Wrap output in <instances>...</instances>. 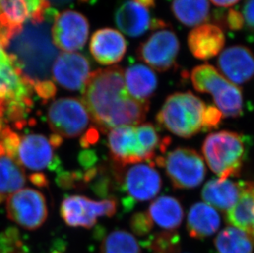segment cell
I'll use <instances>...</instances> for the list:
<instances>
[{"label": "cell", "instance_id": "d590c367", "mask_svg": "<svg viewBox=\"0 0 254 253\" xmlns=\"http://www.w3.org/2000/svg\"><path fill=\"white\" fill-rule=\"evenodd\" d=\"M223 115L220 110L213 105L206 106L203 115V131H211L217 128L221 125Z\"/></svg>", "mask_w": 254, "mask_h": 253}, {"label": "cell", "instance_id": "3957f363", "mask_svg": "<svg viewBox=\"0 0 254 253\" xmlns=\"http://www.w3.org/2000/svg\"><path fill=\"white\" fill-rule=\"evenodd\" d=\"M206 105L191 91L176 92L166 98L156 115L159 125L183 138H190L203 128Z\"/></svg>", "mask_w": 254, "mask_h": 253}, {"label": "cell", "instance_id": "74e56055", "mask_svg": "<svg viewBox=\"0 0 254 253\" xmlns=\"http://www.w3.org/2000/svg\"><path fill=\"white\" fill-rule=\"evenodd\" d=\"M33 90L36 91L37 96L46 102L53 99L57 93L56 85L51 80L36 84L34 86Z\"/></svg>", "mask_w": 254, "mask_h": 253}, {"label": "cell", "instance_id": "83f0119b", "mask_svg": "<svg viewBox=\"0 0 254 253\" xmlns=\"http://www.w3.org/2000/svg\"><path fill=\"white\" fill-rule=\"evenodd\" d=\"M214 244L217 253H254V242L250 234L233 226L222 229Z\"/></svg>", "mask_w": 254, "mask_h": 253}, {"label": "cell", "instance_id": "6f0895ef", "mask_svg": "<svg viewBox=\"0 0 254 253\" xmlns=\"http://www.w3.org/2000/svg\"><path fill=\"white\" fill-rule=\"evenodd\" d=\"M4 154V148H3V146H2V144L0 143V156H2Z\"/></svg>", "mask_w": 254, "mask_h": 253}, {"label": "cell", "instance_id": "52a82bcc", "mask_svg": "<svg viewBox=\"0 0 254 253\" xmlns=\"http://www.w3.org/2000/svg\"><path fill=\"white\" fill-rule=\"evenodd\" d=\"M154 163L165 169L175 189H195L206 177L204 159L193 149L178 147L156 157Z\"/></svg>", "mask_w": 254, "mask_h": 253}, {"label": "cell", "instance_id": "7402d4cb", "mask_svg": "<svg viewBox=\"0 0 254 253\" xmlns=\"http://www.w3.org/2000/svg\"><path fill=\"white\" fill-rule=\"evenodd\" d=\"M244 184L245 181L236 183L229 179H211L204 185L201 198L209 205L227 212L240 198Z\"/></svg>", "mask_w": 254, "mask_h": 253}, {"label": "cell", "instance_id": "bcb514c9", "mask_svg": "<svg viewBox=\"0 0 254 253\" xmlns=\"http://www.w3.org/2000/svg\"><path fill=\"white\" fill-rule=\"evenodd\" d=\"M47 168L51 171H55L57 174L60 171H62V164H61V160H60V157L58 155H54L53 159H52Z\"/></svg>", "mask_w": 254, "mask_h": 253}, {"label": "cell", "instance_id": "60d3db41", "mask_svg": "<svg viewBox=\"0 0 254 253\" xmlns=\"http://www.w3.org/2000/svg\"><path fill=\"white\" fill-rule=\"evenodd\" d=\"M77 160L80 165L82 166L84 170H89L93 167V165L97 162L98 157L96 151L94 150H84L81 151L77 157Z\"/></svg>", "mask_w": 254, "mask_h": 253}, {"label": "cell", "instance_id": "d6986e66", "mask_svg": "<svg viewBox=\"0 0 254 253\" xmlns=\"http://www.w3.org/2000/svg\"><path fill=\"white\" fill-rule=\"evenodd\" d=\"M51 7L47 0H0V24L12 30Z\"/></svg>", "mask_w": 254, "mask_h": 253}, {"label": "cell", "instance_id": "484cf974", "mask_svg": "<svg viewBox=\"0 0 254 253\" xmlns=\"http://www.w3.org/2000/svg\"><path fill=\"white\" fill-rule=\"evenodd\" d=\"M254 220V182H245L237 202L226 215V221L250 234Z\"/></svg>", "mask_w": 254, "mask_h": 253}, {"label": "cell", "instance_id": "db71d44e", "mask_svg": "<svg viewBox=\"0 0 254 253\" xmlns=\"http://www.w3.org/2000/svg\"><path fill=\"white\" fill-rule=\"evenodd\" d=\"M7 122V120L3 119V118H0V133L2 132L5 126H7V125H6V123Z\"/></svg>", "mask_w": 254, "mask_h": 253}, {"label": "cell", "instance_id": "f907efd6", "mask_svg": "<svg viewBox=\"0 0 254 253\" xmlns=\"http://www.w3.org/2000/svg\"><path fill=\"white\" fill-rule=\"evenodd\" d=\"M138 3L146 7L147 9L153 8L156 6V0H136Z\"/></svg>", "mask_w": 254, "mask_h": 253}, {"label": "cell", "instance_id": "91938a15", "mask_svg": "<svg viewBox=\"0 0 254 253\" xmlns=\"http://www.w3.org/2000/svg\"></svg>", "mask_w": 254, "mask_h": 253}, {"label": "cell", "instance_id": "ba28073f", "mask_svg": "<svg viewBox=\"0 0 254 253\" xmlns=\"http://www.w3.org/2000/svg\"><path fill=\"white\" fill-rule=\"evenodd\" d=\"M47 119L51 130L67 138L80 136L91 120L84 103L76 97H64L54 101L49 108Z\"/></svg>", "mask_w": 254, "mask_h": 253}, {"label": "cell", "instance_id": "ffe728a7", "mask_svg": "<svg viewBox=\"0 0 254 253\" xmlns=\"http://www.w3.org/2000/svg\"><path fill=\"white\" fill-rule=\"evenodd\" d=\"M149 9L136 0H126L119 6L115 14V22L123 33L130 37H139L151 27Z\"/></svg>", "mask_w": 254, "mask_h": 253}, {"label": "cell", "instance_id": "11a10c76", "mask_svg": "<svg viewBox=\"0 0 254 253\" xmlns=\"http://www.w3.org/2000/svg\"><path fill=\"white\" fill-rule=\"evenodd\" d=\"M250 236L252 238L253 242H254V223H253L252 229H251V233H250Z\"/></svg>", "mask_w": 254, "mask_h": 253}, {"label": "cell", "instance_id": "44dd1931", "mask_svg": "<svg viewBox=\"0 0 254 253\" xmlns=\"http://www.w3.org/2000/svg\"><path fill=\"white\" fill-rule=\"evenodd\" d=\"M17 155L19 164L31 170H41L48 167L54 157L52 146L46 136L41 134L23 136Z\"/></svg>", "mask_w": 254, "mask_h": 253}, {"label": "cell", "instance_id": "8992f818", "mask_svg": "<svg viewBox=\"0 0 254 253\" xmlns=\"http://www.w3.org/2000/svg\"><path fill=\"white\" fill-rule=\"evenodd\" d=\"M152 33L137 49L138 60L160 72H167L176 66L180 44L170 25L162 20L154 19Z\"/></svg>", "mask_w": 254, "mask_h": 253}, {"label": "cell", "instance_id": "1f68e13d", "mask_svg": "<svg viewBox=\"0 0 254 253\" xmlns=\"http://www.w3.org/2000/svg\"><path fill=\"white\" fill-rule=\"evenodd\" d=\"M23 247L17 228H7L0 233V253H23Z\"/></svg>", "mask_w": 254, "mask_h": 253}, {"label": "cell", "instance_id": "836d02e7", "mask_svg": "<svg viewBox=\"0 0 254 253\" xmlns=\"http://www.w3.org/2000/svg\"><path fill=\"white\" fill-rule=\"evenodd\" d=\"M154 223L146 212H137L132 215L130 220V228L136 235L139 237L146 236L151 234L153 229Z\"/></svg>", "mask_w": 254, "mask_h": 253}, {"label": "cell", "instance_id": "2e32d148", "mask_svg": "<svg viewBox=\"0 0 254 253\" xmlns=\"http://www.w3.org/2000/svg\"><path fill=\"white\" fill-rule=\"evenodd\" d=\"M7 31V29L0 24V100L5 104L10 101H25L31 98L33 94V89L22 80L3 48Z\"/></svg>", "mask_w": 254, "mask_h": 253}, {"label": "cell", "instance_id": "681fc988", "mask_svg": "<svg viewBox=\"0 0 254 253\" xmlns=\"http://www.w3.org/2000/svg\"><path fill=\"white\" fill-rule=\"evenodd\" d=\"M49 3L55 5V6H59V7H62L64 5L69 4L71 2H73L74 0H47ZM80 2H88L89 0H79Z\"/></svg>", "mask_w": 254, "mask_h": 253}, {"label": "cell", "instance_id": "8fae6325", "mask_svg": "<svg viewBox=\"0 0 254 253\" xmlns=\"http://www.w3.org/2000/svg\"><path fill=\"white\" fill-rule=\"evenodd\" d=\"M154 166L151 163H139L125 172L122 189L127 196L123 205L127 210H131L136 202L152 200L161 191L162 180Z\"/></svg>", "mask_w": 254, "mask_h": 253}, {"label": "cell", "instance_id": "f35d334b", "mask_svg": "<svg viewBox=\"0 0 254 253\" xmlns=\"http://www.w3.org/2000/svg\"><path fill=\"white\" fill-rule=\"evenodd\" d=\"M91 189L100 197H107L111 191V179L107 176H101L91 184Z\"/></svg>", "mask_w": 254, "mask_h": 253}, {"label": "cell", "instance_id": "ee69618b", "mask_svg": "<svg viewBox=\"0 0 254 253\" xmlns=\"http://www.w3.org/2000/svg\"><path fill=\"white\" fill-rule=\"evenodd\" d=\"M83 136H84L86 141L90 144V146L94 145V144H96L98 141V130H97V128H95V127H91Z\"/></svg>", "mask_w": 254, "mask_h": 253}, {"label": "cell", "instance_id": "9c48e42d", "mask_svg": "<svg viewBox=\"0 0 254 253\" xmlns=\"http://www.w3.org/2000/svg\"><path fill=\"white\" fill-rule=\"evenodd\" d=\"M7 215L10 220L28 230L43 225L48 216L46 199L36 189H20L7 197Z\"/></svg>", "mask_w": 254, "mask_h": 253}, {"label": "cell", "instance_id": "ab89813d", "mask_svg": "<svg viewBox=\"0 0 254 253\" xmlns=\"http://www.w3.org/2000/svg\"><path fill=\"white\" fill-rule=\"evenodd\" d=\"M56 182L60 189H64V190H70V189H75L77 187L76 184L77 180L75 179L72 172H70V171L62 170L58 173Z\"/></svg>", "mask_w": 254, "mask_h": 253}, {"label": "cell", "instance_id": "6da1fadb", "mask_svg": "<svg viewBox=\"0 0 254 253\" xmlns=\"http://www.w3.org/2000/svg\"><path fill=\"white\" fill-rule=\"evenodd\" d=\"M82 93L91 120L102 132L118 126L141 125L150 107V104L130 96L124 70L119 66L94 71Z\"/></svg>", "mask_w": 254, "mask_h": 253}, {"label": "cell", "instance_id": "4dcf8cb0", "mask_svg": "<svg viewBox=\"0 0 254 253\" xmlns=\"http://www.w3.org/2000/svg\"><path fill=\"white\" fill-rule=\"evenodd\" d=\"M143 246L151 253H180L181 239L175 230H166L151 234L144 241Z\"/></svg>", "mask_w": 254, "mask_h": 253}, {"label": "cell", "instance_id": "f5cc1de1", "mask_svg": "<svg viewBox=\"0 0 254 253\" xmlns=\"http://www.w3.org/2000/svg\"><path fill=\"white\" fill-rule=\"evenodd\" d=\"M80 146H82V148L86 149L89 148L90 147V144L86 141V139H85L84 136H82L81 138H80Z\"/></svg>", "mask_w": 254, "mask_h": 253}, {"label": "cell", "instance_id": "d6a6232c", "mask_svg": "<svg viewBox=\"0 0 254 253\" xmlns=\"http://www.w3.org/2000/svg\"><path fill=\"white\" fill-rule=\"evenodd\" d=\"M0 143L3 146L5 154H7V157L17 161V154L21 143L19 135L12 131L10 126L7 125L0 133Z\"/></svg>", "mask_w": 254, "mask_h": 253}, {"label": "cell", "instance_id": "c3c4849f", "mask_svg": "<svg viewBox=\"0 0 254 253\" xmlns=\"http://www.w3.org/2000/svg\"><path fill=\"white\" fill-rule=\"evenodd\" d=\"M210 1L217 7H230L238 3L240 0H210Z\"/></svg>", "mask_w": 254, "mask_h": 253}, {"label": "cell", "instance_id": "e0dca14e", "mask_svg": "<svg viewBox=\"0 0 254 253\" xmlns=\"http://www.w3.org/2000/svg\"><path fill=\"white\" fill-rule=\"evenodd\" d=\"M226 45V36L220 26L204 23L196 26L188 36L190 52L200 60H211L221 54Z\"/></svg>", "mask_w": 254, "mask_h": 253}, {"label": "cell", "instance_id": "5b68a950", "mask_svg": "<svg viewBox=\"0 0 254 253\" xmlns=\"http://www.w3.org/2000/svg\"><path fill=\"white\" fill-rule=\"evenodd\" d=\"M190 78L196 91L213 96L216 108L223 116L236 118L242 115L244 99L241 89L228 81L214 66L208 63L196 66Z\"/></svg>", "mask_w": 254, "mask_h": 253}, {"label": "cell", "instance_id": "603a6c76", "mask_svg": "<svg viewBox=\"0 0 254 253\" xmlns=\"http://www.w3.org/2000/svg\"><path fill=\"white\" fill-rule=\"evenodd\" d=\"M125 86L132 98L149 104L158 86V79L151 67L141 63L131 64L124 72Z\"/></svg>", "mask_w": 254, "mask_h": 253}, {"label": "cell", "instance_id": "9a60e30c", "mask_svg": "<svg viewBox=\"0 0 254 253\" xmlns=\"http://www.w3.org/2000/svg\"><path fill=\"white\" fill-rule=\"evenodd\" d=\"M219 72L231 83L242 85L254 76V55L247 46H230L219 55Z\"/></svg>", "mask_w": 254, "mask_h": 253}, {"label": "cell", "instance_id": "5bb4252c", "mask_svg": "<svg viewBox=\"0 0 254 253\" xmlns=\"http://www.w3.org/2000/svg\"><path fill=\"white\" fill-rule=\"evenodd\" d=\"M90 69V63L84 55L77 53H62L54 63L52 76L63 88L82 91L91 75Z\"/></svg>", "mask_w": 254, "mask_h": 253}, {"label": "cell", "instance_id": "8d00e7d4", "mask_svg": "<svg viewBox=\"0 0 254 253\" xmlns=\"http://www.w3.org/2000/svg\"><path fill=\"white\" fill-rule=\"evenodd\" d=\"M226 26L230 31H240L245 26V18L243 16L242 12L238 10L230 8L228 10L225 17Z\"/></svg>", "mask_w": 254, "mask_h": 253}, {"label": "cell", "instance_id": "4fadbf2b", "mask_svg": "<svg viewBox=\"0 0 254 253\" xmlns=\"http://www.w3.org/2000/svg\"><path fill=\"white\" fill-rule=\"evenodd\" d=\"M111 156L120 166L151 162L137 137L136 126H118L108 134Z\"/></svg>", "mask_w": 254, "mask_h": 253}, {"label": "cell", "instance_id": "4316f807", "mask_svg": "<svg viewBox=\"0 0 254 253\" xmlns=\"http://www.w3.org/2000/svg\"><path fill=\"white\" fill-rule=\"evenodd\" d=\"M170 8L178 22L189 27L204 24L210 17L208 0H172Z\"/></svg>", "mask_w": 254, "mask_h": 253}, {"label": "cell", "instance_id": "cb8c5ba5", "mask_svg": "<svg viewBox=\"0 0 254 253\" xmlns=\"http://www.w3.org/2000/svg\"><path fill=\"white\" fill-rule=\"evenodd\" d=\"M221 226V217L212 206L197 202L190 208L187 218V230L192 239H204L216 234Z\"/></svg>", "mask_w": 254, "mask_h": 253}, {"label": "cell", "instance_id": "7bdbcfd3", "mask_svg": "<svg viewBox=\"0 0 254 253\" xmlns=\"http://www.w3.org/2000/svg\"><path fill=\"white\" fill-rule=\"evenodd\" d=\"M29 180L31 184L39 188H47L49 187V179L43 173H34L29 175Z\"/></svg>", "mask_w": 254, "mask_h": 253}, {"label": "cell", "instance_id": "f6af8a7d", "mask_svg": "<svg viewBox=\"0 0 254 253\" xmlns=\"http://www.w3.org/2000/svg\"><path fill=\"white\" fill-rule=\"evenodd\" d=\"M99 174H100V168L92 167L89 170H86V173L83 175V181L85 183H90L93 181L97 178Z\"/></svg>", "mask_w": 254, "mask_h": 253}, {"label": "cell", "instance_id": "ac0fdd59", "mask_svg": "<svg viewBox=\"0 0 254 253\" xmlns=\"http://www.w3.org/2000/svg\"><path fill=\"white\" fill-rule=\"evenodd\" d=\"M90 51L96 61L102 65L120 62L127 51V41L120 31L102 28L92 35Z\"/></svg>", "mask_w": 254, "mask_h": 253}, {"label": "cell", "instance_id": "7dc6e473", "mask_svg": "<svg viewBox=\"0 0 254 253\" xmlns=\"http://www.w3.org/2000/svg\"><path fill=\"white\" fill-rule=\"evenodd\" d=\"M49 142L52 146V148H59L64 143V138H63V136H60L58 134H51L49 138Z\"/></svg>", "mask_w": 254, "mask_h": 253}, {"label": "cell", "instance_id": "d4e9b609", "mask_svg": "<svg viewBox=\"0 0 254 253\" xmlns=\"http://www.w3.org/2000/svg\"><path fill=\"white\" fill-rule=\"evenodd\" d=\"M147 213L153 223L169 231L180 227L184 220L182 205L173 196H162L154 200Z\"/></svg>", "mask_w": 254, "mask_h": 253}, {"label": "cell", "instance_id": "e575fe53", "mask_svg": "<svg viewBox=\"0 0 254 253\" xmlns=\"http://www.w3.org/2000/svg\"><path fill=\"white\" fill-rule=\"evenodd\" d=\"M31 111V109L27 107L24 101H10L5 104L6 120L12 121L13 124L25 120V118Z\"/></svg>", "mask_w": 254, "mask_h": 253}, {"label": "cell", "instance_id": "277c9868", "mask_svg": "<svg viewBox=\"0 0 254 253\" xmlns=\"http://www.w3.org/2000/svg\"><path fill=\"white\" fill-rule=\"evenodd\" d=\"M202 153L212 172L221 179L237 177L246 159L244 136L231 131L209 134L204 140Z\"/></svg>", "mask_w": 254, "mask_h": 253}, {"label": "cell", "instance_id": "f1b7e54d", "mask_svg": "<svg viewBox=\"0 0 254 253\" xmlns=\"http://www.w3.org/2000/svg\"><path fill=\"white\" fill-rule=\"evenodd\" d=\"M26 184V175L18 161L0 156V194L12 193Z\"/></svg>", "mask_w": 254, "mask_h": 253}, {"label": "cell", "instance_id": "680465c9", "mask_svg": "<svg viewBox=\"0 0 254 253\" xmlns=\"http://www.w3.org/2000/svg\"><path fill=\"white\" fill-rule=\"evenodd\" d=\"M60 253V252H59V251H55V252H53V253Z\"/></svg>", "mask_w": 254, "mask_h": 253}, {"label": "cell", "instance_id": "9f6ffc18", "mask_svg": "<svg viewBox=\"0 0 254 253\" xmlns=\"http://www.w3.org/2000/svg\"><path fill=\"white\" fill-rule=\"evenodd\" d=\"M6 200V195L4 194H0V204H2Z\"/></svg>", "mask_w": 254, "mask_h": 253}, {"label": "cell", "instance_id": "816d5d0a", "mask_svg": "<svg viewBox=\"0 0 254 253\" xmlns=\"http://www.w3.org/2000/svg\"><path fill=\"white\" fill-rule=\"evenodd\" d=\"M26 125H27V120H21V121H18V122L14 123V124H13V126H14L16 129L21 130V129L25 127Z\"/></svg>", "mask_w": 254, "mask_h": 253}, {"label": "cell", "instance_id": "7c38bea8", "mask_svg": "<svg viewBox=\"0 0 254 253\" xmlns=\"http://www.w3.org/2000/svg\"><path fill=\"white\" fill-rule=\"evenodd\" d=\"M88 35V21L83 15L72 10L57 15L52 27V37L57 48L68 53L80 51L84 47Z\"/></svg>", "mask_w": 254, "mask_h": 253}, {"label": "cell", "instance_id": "7a4b0ae2", "mask_svg": "<svg viewBox=\"0 0 254 253\" xmlns=\"http://www.w3.org/2000/svg\"><path fill=\"white\" fill-rule=\"evenodd\" d=\"M58 14L57 10L48 7L37 17L10 30L5 37V51L18 74L32 89L50 80L51 67L59 56L52 37Z\"/></svg>", "mask_w": 254, "mask_h": 253}, {"label": "cell", "instance_id": "30bf717a", "mask_svg": "<svg viewBox=\"0 0 254 253\" xmlns=\"http://www.w3.org/2000/svg\"><path fill=\"white\" fill-rule=\"evenodd\" d=\"M117 210L115 198L96 201L83 196H70L63 201L60 215L66 225L71 227L91 229L96 225L97 218L111 217Z\"/></svg>", "mask_w": 254, "mask_h": 253}, {"label": "cell", "instance_id": "b9f144b4", "mask_svg": "<svg viewBox=\"0 0 254 253\" xmlns=\"http://www.w3.org/2000/svg\"><path fill=\"white\" fill-rule=\"evenodd\" d=\"M243 16L248 28L254 31V0H246L243 7Z\"/></svg>", "mask_w": 254, "mask_h": 253}, {"label": "cell", "instance_id": "f546056e", "mask_svg": "<svg viewBox=\"0 0 254 253\" xmlns=\"http://www.w3.org/2000/svg\"><path fill=\"white\" fill-rule=\"evenodd\" d=\"M101 253H141L137 239L125 230H114L103 239Z\"/></svg>", "mask_w": 254, "mask_h": 253}]
</instances>
